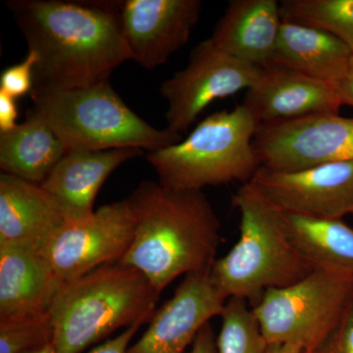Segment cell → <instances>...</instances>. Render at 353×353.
Instances as JSON below:
<instances>
[{
	"instance_id": "cell-10",
	"label": "cell",
	"mask_w": 353,
	"mask_h": 353,
	"mask_svg": "<svg viewBox=\"0 0 353 353\" xmlns=\"http://www.w3.org/2000/svg\"><path fill=\"white\" fill-rule=\"evenodd\" d=\"M134 236V218L124 199L105 204L83 219L65 221L44 254L64 284L102 265L119 262Z\"/></svg>"
},
{
	"instance_id": "cell-3",
	"label": "cell",
	"mask_w": 353,
	"mask_h": 353,
	"mask_svg": "<svg viewBox=\"0 0 353 353\" xmlns=\"http://www.w3.org/2000/svg\"><path fill=\"white\" fill-rule=\"evenodd\" d=\"M232 203L240 212V239L210 271L227 299L241 297L254 306L267 290L296 284L314 271L294 245L285 213L254 183H243Z\"/></svg>"
},
{
	"instance_id": "cell-20",
	"label": "cell",
	"mask_w": 353,
	"mask_h": 353,
	"mask_svg": "<svg viewBox=\"0 0 353 353\" xmlns=\"http://www.w3.org/2000/svg\"><path fill=\"white\" fill-rule=\"evenodd\" d=\"M63 143L34 111L11 131L0 134V169L41 185L65 153Z\"/></svg>"
},
{
	"instance_id": "cell-34",
	"label": "cell",
	"mask_w": 353,
	"mask_h": 353,
	"mask_svg": "<svg viewBox=\"0 0 353 353\" xmlns=\"http://www.w3.org/2000/svg\"><path fill=\"white\" fill-rule=\"evenodd\" d=\"M352 62H353V58H352Z\"/></svg>"
},
{
	"instance_id": "cell-25",
	"label": "cell",
	"mask_w": 353,
	"mask_h": 353,
	"mask_svg": "<svg viewBox=\"0 0 353 353\" xmlns=\"http://www.w3.org/2000/svg\"><path fill=\"white\" fill-rule=\"evenodd\" d=\"M38 63V55L28 51L27 57L21 63L4 69L0 76V90L17 99L31 94L34 68Z\"/></svg>"
},
{
	"instance_id": "cell-6",
	"label": "cell",
	"mask_w": 353,
	"mask_h": 353,
	"mask_svg": "<svg viewBox=\"0 0 353 353\" xmlns=\"http://www.w3.org/2000/svg\"><path fill=\"white\" fill-rule=\"evenodd\" d=\"M32 111L55 132L67 152L139 148L155 152L182 134L150 126L123 101L110 83L32 95Z\"/></svg>"
},
{
	"instance_id": "cell-23",
	"label": "cell",
	"mask_w": 353,
	"mask_h": 353,
	"mask_svg": "<svg viewBox=\"0 0 353 353\" xmlns=\"http://www.w3.org/2000/svg\"><path fill=\"white\" fill-rule=\"evenodd\" d=\"M248 303L241 297L228 299L220 315L218 353H266L270 345Z\"/></svg>"
},
{
	"instance_id": "cell-28",
	"label": "cell",
	"mask_w": 353,
	"mask_h": 353,
	"mask_svg": "<svg viewBox=\"0 0 353 353\" xmlns=\"http://www.w3.org/2000/svg\"><path fill=\"white\" fill-rule=\"evenodd\" d=\"M18 108L16 99L0 90V134L17 126Z\"/></svg>"
},
{
	"instance_id": "cell-5",
	"label": "cell",
	"mask_w": 353,
	"mask_h": 353,
	"mask_svg": "<svg viewBox=\"0 0 353 353\" xmlns=\"http://www.w3.org/2000/svg\"><path fill=\"white\" fill-rule=\"evenodd\" d=\"M259 123L243 104L208 116L185 139L150 152L146 159L159 183L173 189L202 190L248 183L259 167L253 139Z\"/></svg>"
},
{
	"instance_id": "cell-15",
	"label": "cell",
	"mask_w": 353,
	"mask_h": 353,
	"mask_svg": "<svg viewBox=\"0 0 353 353\" xmlns=\"http://www.w3.org/2000/svg\"><path fill=\"white\" fill-rule=\"evenodd\" d=\"M57 202L41 185L0 175V245L46 252L65 223Z\"/></svg>"
},
{
	"instance_id": "cell-32",
	"label": "cell",
	"mask_w": 353,
	"mask_h": 353,
	"mask_svg": "<svg viewBox=\"0 0 353 353\" xmlns=\"http://www.w3.org/2000/svg\"><path fill=\"white\" fill-rule=\"evenodd\" d=\"M31 353H58L57 348L54 347V345H53V343H51L50 345H46V347H44L43 348H41V350H36V352H31Z\"/></svg>"
},
{
	"instance_id": "cell-12",
	"label": "cell",
	"mask_w": 353,
	"mask_h": 353,
	"mask_svg": "<svg viewBox=\"0 0 353 353\" xmlns=\"http://www.w3.org/2000/svg\"><path fill=\"white\" fill-rule=\"evenodd\" d=\"M228 299L209 273L185 276L170 299L157 309L145 334L127 353H185L204 325L220 316Z\"/></svg>"
},
{
	"instance_id": "cell-16",
	"label": "cell",
	"mask_w": 353,
	"mask_h": 353,
	"mask_svg": "<svg viewBox=\"0 0 353 353\" xmlns=\"http://www.w3.org/2000/svg\"><path fill=\"white\" fill-rule=\"evenodd\" d=\"M139 148L65 153L41 187L61 209L65 220L83 219L94 212L95 197L104 182L128 160L143 154Z\"/></svg>"
},
{
	"instance_id": "cell-19",
	"label": "cell",
	"mask_w": 353,
	"mask_h": 353,
	"mask_svg": "<svg viewBox=\"0 0 353 353\" xmlns=\"http://www.w3.org/2000/svg\"><path fill=\"white\" fill-rule=\"evenodd\" d=\"M352 58L347 44L330 32L283 20L270 64L333 85Z\"/></svg>"
},
{
	"instance_id": "cell-26",
	"label": "cell",
	"mask_w": 353,
	"mask_h": 353,
	"mask_svg": "<svg viewBox=\"0 0 353 353\" xmlns=\"http://www.w3.org/2000/svg\"><path fill=\"white\" fill-rule=\"evenodd\" d=\"M308 353H353V292L331 333Z\"/></svg>"
},
{
	"instance_id": "cell-33",
	"label": "cell",
	"mask_w": 353,
	"mask_h": 353,
	"mask_svg": "<svg viewBox=\"0 0 353 353\" xmlns=\"http://www.w3.org/2000/svg\"><path fill=\"white\" fill-rule=\"evenodd\" d=\"M352 214L353 215V211H352Z\"/></svg>"
},
{
	"instance_id": "cell-31",
	"label": "cell",
	"mask_w": 353,
	"mask_h": 353,
	"mask_svg": "<svg viewBox=\"0 0 353 353\" xmlns=\"http://www.w3.org/2000/svg\"><path fill=\"white\" fill-rule=\"evenodd\" d=\"M266 353H306L303 348L292 345H270Z\"/></svg>"
},
{
	"instance_id": "cell-1",
	"label": "cell",
	"mask_w": 353,
	"mask_h": 353,
	"mask_svg": "<svg viewBox=\"0 0 353 353\" xmlns=\"http://www.w3.org/2000/svg\"><path fill=\"white\" fill-rule=\"evenodd\" d=\"M122 4L116 0L7 2L29 51L38 55L30 97L108 82L114 70L132 60Z\"/></svg>"
},
{
	"instance_id": "cell-11",
	"label": "cell",
	"mask_w": 353,
	"mask_h": 353,
	"mask_svg": "<svg viewBox=\"0 0 353 353\" xmlns=\"http://www.w3.org/2000/svg\"><path fill=\"white\" fill-rule=\"evenodd\" d=\"M250 182L287 214L341 219L353 211V161L297 171L260 166Z\"/></svg>"
},
{
	"instance_id": "cell-30",
	"label": "cell",
	"mask_w": 353,
	"mask_h": 353,
	"mask_svg": "<svg viewBox=\"0 0 353 353\" xmlns=\"http://www.w3.org/2000/svg\"><path fill=\"white\" fill-rule=\"evenodd\" d=\"M334 90L340 97L341 103L353 108V62L347 71L333 83Z\"/></svg>"
},
{
	"instance_id": "cell-7",
	"label": "cell",
	"mask_w": 353,
	"mask_h": 353,
	"mask_svg": "<svg viewBox=\"0 0 353 353\" xmlns=\"http://www.w3.org/2000/svg\"><path fill=\"white\" fill-rule=\"evenodd\" d=\"M353 292V277L316 269L296 284L267 290L253 313L269 345L310 352L340 320Z\"/></svg>"
},
{
	"instance_id": "cell-4",
	"label": "cell",
	"mask_w": 353,
	"mask_h": 353,
	"mask_svg": "<svg viewBox=\"0 0 353 353\" xmlns=\"http://www.w3.org/2000/svg\"><path fill=\"white\" fill-rule=\"evenodd\" d=\"M160 294L141 272L115 262L64 283L48 312L58 353H81L121 328L150 322Z\"/></svg>"
},
{
	"instance_id": "cell-17",
	"label": "cell",
	"mask_w": 353,
	"mask_h": 353,
	"mask_svg": "<svg viewBox=\"0 0 353 353\" xmlns=\"http://www.w3.org/2000/svg\"><path fill=\"white\" fill-rule=\"evenodd\" d=\"M282 22L277 0H232L210 39L231 57L265 68L275 52Z\"/></svg>"
},
{
	"instance_id": "cell-24",
	"label": "cell",
	"mask_w": 353,
	"mask_h": 353,
	"mask_svg": "<svg viewBox=\"0 0 353 353\" xmlns=\"http://www.w3.org/2000/svg\"><path fill=\"white\" fill-rule=\"evenodd\" d=\"M53 343L48 311L0 319V353H31Z\"/></svg>"
},
{
	"instance_id": "cell-22",
	"label": "cell",
	"mask_w": 353,
	"mask_h": 353,
	"mask_svg": "<svg viewBox=\"0 0 353 353\" xmlns=\"http://www.w3.org/2000/svg\"><path fill=\"white\" fill-rule=\"evenodd\" d=\"M282 20L333 34L353 52V0H282Z\"/></svg>"
},
{
	"instance_id": "cell-13",
	"label": "cell",
	"mask_w": 353,
	"mask_h": 353,
	"mask_svg": "<svg viewBox=\"0 0 353 353\" xmlns=\"http://www.w3.org/2000/svg\"><path fill=\"white\" fill-rule=\"evenodd\" d=\"M201 0H126L122 24L132 61L152 70L187 44L201 16Z\"/></svg>"
},
{
	"instance_id": "cell-27",
	"label": "cell",
	"mask_w": 353,
	"mask_h": 353,
	"mask_svg": "<svg viewBox=\"0 0 353 353\" xmlns=\"http://www.w3.org/2000/svg\"><path fill=\"white\" fill-rule=\"evenodd\" d=\"M141 326V325L139 324L134 325L130 328L125 329L115 338L105 341L88 353H127L132 339L134 338Z\"/></svg>"
},
{
	"instance_id": "cell-8",
	"label": "cell",
	"mask_w": 353,
	"mask_h": 353,
	"mask_svg": "<svg viewBox=\"0 0 353 353\" xmlns=\"http://www.w3.org/2000/svg\"><path fill=\"white\" fill-rule=\"evenodd\" d=\"M262 73L263 68L231 57L210 39L201 41L190 52L187 67L160 87L168 104L167 129L187 132L209 104L250 90Z\"/></svg>"
},
{
	"instance_id": "cell-21",
	"label": "cell",
	"mask_w": 353,
	"mask_h": 353,
	"mask_svg": "<svg viewBox=\"0 0 353 353\" xmlns=\"http://www.w3.org/2000/svg\"><path fill=\"white\" fill-rule=\"evenodd\" d=\"M290 236L312 268L353 277V229L341 219L287 214Z\"/></svg>"
},
{
	"instance_id": "cell-29",
	"label": "cell",
	"mask_w": 353,
	"mask_h": 353,
	"mask_svg": "<svg viewBox=\"0 0 353 353\" xmlns=\"http://www.w3.org/2000/svg\"><path fill=\"white\" fill-rule=\"evenodd\" d=\"M187 353H218L217 336L210 322L202 327Z\"/></svg>"
},
{
	"instance_id": "cell-14",
	"label": "cell",
	"mask_w": 353,
	"mask_h": 353,
	"mask_svg": "<svg viewBox=\"0 0 353 353\" xmlns=\"http://www.w3.org/2000/svg\"><path fill=\"white\" fill-rule=\"evenodd\" d=\"M259 124L339 114L343 106L333 85L270 64L243 102Z\"/></svg>"
},
{
	"instance_id": "cell-2",
	"label": "cell",
	"mask_w": 353,
	"mask_h": 353,
	"mask_svg": "<svg viewBox=\"0 0 353 353\" xmlns=\"http://www.w3.org/2000/svg\"><path fill=\"white\" fill-rule=\"evenodd\" d=\"M134 240L120 263L143 274L161 294L180 276L209 273L221 241V223L202 190L139 183L127 199Z\"/></svg>"
},
{
	"instance_id": "cell-9",
	"label": "cell",
	"mask_w": 353,
	"mask_h": 353,
	"mask_svg": "<svg viewBox=\"0 0 353 353\" xmlns=\"http://www.w3.org/2000/svg\"><path fill=\"white\" fill-rule=\"evenodd\" d=\"M253 148L259 163L277 171H297L353 161V118L318 114L259 124Z\"/></svg>"
},
{
	"instance_id": "cell-18",
	"label": "cell",
	"mask_w": 353,
	"mask_h": 353,
	"mask_svg": "<svg viewBox=\"0 0 353 353\" xmlns=\"http://www.w3.org/2000/svg\"><path fill=\"white\" fill-rule=\"evenodd\" d=\"M61 285L44 253L0 245V319L48 311Z\"/></svg>"
}]
</instances>
